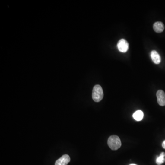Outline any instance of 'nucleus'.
<instances>
[{"instance_id": "nucleus-8", "label": "nucleus", "mask_w": 165, "mask_h": 165, "mask_svg": "<svg viewBox=\"0 0 165 165\" xmlns=\"http://www.w3.org/2000/svg\"><path fill=\"white\" fill-rule=\"evenodd\" d=\"M133 117L135 120L137 121H140L142 120L144 116V113L142 111L138 110L134 113L133 114Z\"/></svg>"}, {"instance_id": "nucleus-9", "label": "nucleus", "mask_w": 165, "mask_h": 165, "mask_svg": "<svg viewBox=\"0 0 165 165\" xmlns=\"http://www.w3.org/2000/svg\"><path fill=\"white\" fill-rule=\"evenodd\" d=\"M165 153L161 152L158 157L156 159V163L158 165H160L164 163L165 161Z\"/></svg>"}, {"instance_id": "nucleus-5", "label": "nucleus", "mask_w": 165, "mask_h": 165, "mask_svg": "<svg viewBox=\"0 0 165 165\" xmlns=\"http://www.w3.org/2000/svg\"><path fill=\"white\" fill-rule=\"evenodd\" d=\"M70 161V158L68 155H64L60 158L57 160L55 165H67Z\"/></svg>"}, {"instance_id": "nucleus-7", "label": "nucleus", "mask_w": 165, "mask_h": 165, "mask_svg": "<svg viewBox=\"0 0 165 165\" xmlns=\"http://www.w3.org/2000/svg\"><path fill=\"white\" fill-rule=\"evenodd\" d=\"M153 29L156 32L160 33L164 31L165 26L162 22H157L153 24Z\"/></svg>"}, {"instance_id": "nucleus-4", "label": "nucleus", "mask_w": 165, "mask_h": 165, "mask_svg": "<svg viewBox=\"0 0 165 165\" xmlns=\"http://www.w3.org/2000/svg\"><path fill=\"white\" fill-rule=\"evenodd\" d=\"M157 102L160 106H165V93L162 90H159L157 93Z\"/></svg>"}, {"instance_id": "nucleus-6", "label": "nucleus", "mask_w": 165, "mask_h": 165, "mask_svg": "<svg viewBox=\"0 0 165 165\" xmlns=\"http://www.w3.org/2000/svg\"><path fill=\"white\" fill-rule=\"evenodd\" d=\"M151 58L153 62L156 64H159L161 62V57L158 53L155 50L152 51L151 53Z\"/></svg>"}, {"instance_id": "nucleus-10", "label": "nucleus", "mask_w": 165, "mask_h": 165, "mask_svg": "<svg viewBox=\"0 0 165 165\" xmlns=\"http://www.w3.org/2000/svg\"><path fill=\"white\" fill-rule=\"evenodd\" d=\"M162 147L165 149V140H164L162 143Z\"/></svg>"}, {"instance_id": "nucleus-2", "label": "nucleus", "mask_w": 165, "mask_h": 165, "mask_svg": "<svg viewBox=\"0 0 165 165\" xmlns=\"http://www.w3.org/2000/svg\"><path fill=\"white\" fill-rule=\"evenodd\" d=\"M104 97V93L102 87L100 85H96L94 87L92 91V99L95 102L101 101Z\"/></svg>"}, {"instance_id": "nucleus-1", "label": "nucleus", "mask_w": 165, "mask_h": 165, "mask_svg": "<svg viewBox=\"0 0 165 165\" xmlns=\"http://www.w3.org/2000/svg\"><path fill=\"white\" fill-rule=\"evenodd\" d=\"M109 147L113 151L118 150L121 146L122 144L120 139L119 136L115 135L111 136L107 141Z\"/></svg>"}, {"instance_id": "nucleus-3", "label": "nucleus", "mask_w": 165, "mask_h": 165, "mask_svg": "<svg viewBox=\"0 0 165 165\" xmlns=\"http://www.w3.org/2000/svg\"><path fill=\"white\" fill-rule=\"evenodd\" d=\"M117 48L120 52L122 53H125L129 49V43L127 40L124 39H121L117 43Z\"/></svg>"}, {"instance_id": "nucleus-11", "label": "nucleus", "mask_w": 165, "mask_h": 165, "mask_svg": "<svg viewBox=\"0 0 165 165\" xmlns=\"http://www.w3.org/2000/svg\"><path fill=\"white\" fill-rule=\"evenodd\" d=\"M136 165V164H131V165Z\"/></svg>"}]
</instances>
